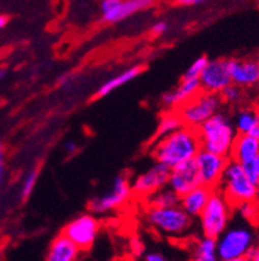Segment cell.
<instances>
[{
  "instance_id": "cell-1",
  "label": "cell",
  "mask_w": 259,
  "mask_h": 261,
  "mask_svg": "<svg viewBox=\"0 0 259 261\" xmlns=\"http://www.w3.org/2000/svg\"><path fill=\"white\" fill-rule=\"evenodd\" d=\"M199 149L201 143L197 130L183 126L177 132L154 141L152 156L156 163L162 164L171 170L187 161L193 160Z\"/></svg>"
},
{
  "instance_id": "cell-2",
  "label": "cell",
  "mask_w": 259,
  "mask_h": 261,
  "mask_svg": "<svg viewBox=\"0 0 259 261\" xmlns=\"http://www.w3.org/2000/svg\"><path fill=\"white\" fill-rule=\"evenodd\" d=\"M196 130L201 148L215 155L229 156L237 132L234 121L227 113L220 111Z\"/></svg>"
},
{
  "instance_id": "cell-3",
  "label": "cell",
  "mask_w": 259,
  "mask_h": 261,
  "mask_svg": "<svg viewBox=\"0 0 259 261\" xmlns=\"http://www.w3.org/2000/svg\"><path fill=\"white\" fill-rule=\"evenodd\" d=\"M218 190L222 192V195L224 196L228 204L235 208L242 203L254 201L258 186L249 181L242 170L241 164L234 160H228Z\"/></svg>"
},
{
  "instance_id": "cell-4",
  "label": "cell",
  "mask_w": 259,
  "mask_h": 261,
  "mask_svg": "<svg viewBox=\"0 0 259 261\" xmlns=\"http://www.w3.org/2000/svg\"><path fill=\"white\" fill-rule=\"evenodd\" d=\"M232 210L234 208L228 204L222 192L218 189L213 190L206 207L198 216L199 229L203 232V237H209L213 239L219 238L229 225Z\"/></svg>"
},
{
  "instance_id": "cell-5",
  "label": "cell",
  "mask_w": 259,
  "mask_h": 261,
  "mask_svg": "<svg viewBox=\"0 0 259 261\" xmlns=\"http://www.w3.org/2000/svg\"><path fill=\"white\" fill-rule=\"evenodd\" d=\"M223 101L219 95L201 91L193 99L177 109L183 125L191 129H198L204 122L222 111Z\"/></svg>"
},
{
  "instance_id": "cell-6",
  "label": "cell",
  "mask_w": 259,
  "mask_h": 261,
  "mask_svg": "<svg viewBox=\"0 0 259 261\" xmlns=\"http://www.w3.org/2000/svg\"><path fill=\"white\" fill-rule=\"evenodd\" d=\"M147 220L157 231L168 237H180L193 226V218L189 217L179 205L170 208L149 207Z\"/></svg>"
},
{
  "instance_id": "cell-7",
  "label": "cell",
  "mask_w": 259,
  "mask_h": 261,
  "mask_svg": "<svg viewBox=\"0 0 259 261\" xmlns=\"http://www.w3.org/2000/svg\"><path fill=\"white\" fill-rule=\"evenodd\" d=\"M255 236L246 226L227 227L219 238H217V252L219 260L246 257L254 247Z\"/></svg>"
},
{
  "instance_id": "cell-8",
  "label": "cell",
  "mask_w": 259,
  "mask_h": 261,
  "mask_svg": "<svg viewBox=\"0 0 259 261\" xmlns=\"http://www.w3.org/2000/svg\"><path fill=\"white\" fill-rule=\"evenodd\" d=\"M132 190L131 182L128 181L127 175L120 174L114 178L111 187L101 195L94 196L90 200L89 208L92 213L103 215V213L111 212L118 210L131 198Z\"/></svg>"
},
{
  "instance_id": "cell-9",
  "label": "cell",
  "mask_w": 259,
  "mask_h": 261,
  "mask_svg": "<svg viewBox=\"0 0 259 261\" xmlns=\"http://www.w3.org/2000/svg\"><path fill=\"white\" fill-rule=\"evenodd\" d=\"M100 231V224L92 215H80L65 225L63 236H65L79 251H89L96 241Z\"/></svg>"
},
{
  "instance_id": "cell-10",
  "label": "cell",
  "mask_w": 259,
  "mask_h": 261,
  "mask_svg": "<svg viewBox=\"0 0 259 261\" xmlns=\"http://www.w3.org/2000/svg\"><path fill=\"white\" fill-rule=\"evenodd\" d=\"M228 160L229 159L225 158V156L215 155V153H211L203 148L199 149L198 153L194 158L199 184L211 190L218 189Z\"/></svg>"
},
{
  "instance_id": "cell-11",
  "label": "cell",
  "mask_w": 259,
  "mask_h": 261,
  "mask_svg": "<svg viewBox=\"0 0 259 261\" xmlns=\"http://www.w3.org/2000/svg\"><path fill=\"white\" fill-rule=\"evenodd\" d=\"M170 169L162 164L154 163L152 167L141 172L131 182V190L139 196L149 198L154 192L167 187Z\"/></svg>"
},
{
  "instance_id": "cell-12",
  "label": "cell",
  "mask_w": 259,
  "mask_h": 261,
  "mask_svg": "<svg viewBox=\"0 0 259 261\" xmlns=\"http://www.w3.org/2000/svg\"><path fill=\"white\" fill-rule=\"evenodd\" d=\"M227 66L232 85H236L244 90L258 87L259 58L253 56V58L229 59L227 60Z\"/></svg>"
},
{
  "instance_id": "cell-13",
  "label": "cell",
  "mask_w": 259,
  "mask_h": 261,
  "mask_svg": "<svg viewBox=\"0 0 259 261\" xmlns=\"http://www.w3.org/2000/svg\"><path fill=\"white\" fill-rule=\"evenodd\" d=\"M152 6L153 2L149 0H103L100 3L101 20L106 23H117Z\"/></svg>"
},
{
  "instance_id": "cell-14",
  "label": "cell",
  "mask_w": 259,
  "mask_h": 261,
  "mask_svg": "<svg viewBox=\"0 0 259 261\" xmlns=\"http://www.w3.org/2000/svg\"><path fill=\"white\" fill-rule=\"evenodd\" d=\"M198 82L203 91L219 95L228 85H231L227 60L223 59L209 60L208 65L199 75Z\"/></svg>"
},
{
  "instance_id": "cell-15",
  "label": "cell",
  "mask_w": 259,
  "mask_h": 261,
  "mask_svg": "<svg viewBox=\"0 0 259 261\" xmlns=\"http://www.w3.org/2000/svg\"><path fill=\"white\" fill-rule=\"evenodd\" d=\"M199 185L201 184H199L198 172H197L196 164H194V159L170 170L167 187L171 191L175 192L179 198L191 192Z\"/></svg>"
},
{
  "instance_id": "cell-16",
  "label": "cell",
  "mask_w": 259,
  "mask_h": 261,
  "mask_svg": "<svg viewBox=\"0 0 259 261\" xmlns=\"http://www.w3.org/2000/svg\"><path fill=\"white\" fill-rule=\"evenodd\" d=\"M203 91L198 80H183L175 89L165 92L161 96V101L168 111H177L179 107L193 99L197 94Z\"/></svg>"
},
{
  "instance_id": "cell-17",
  "label": "cell",
  "mask_w": 259,
  "mask_h": 261,
  "mask_svg": "<svg viewBox=\"0 0 259 261\" xmlns=\"http://www.w3.org/2000/svg\"><path fill=\"white\" fill-rule=\"evenodd\" d=\"M211 192H213L211 189L199 185L198 187L180 198L179 207L191 218H198L210 199Z\"/></svg>"
},
{
  "instance_id": "cell-18",
  "label": "cell",
  "mask_w": 259,
  "mask_h": 261,
  "mask_svg": "<svg viewBox=\"0 0 259 261\" xmlns=\"http://www.w3.org/2000/svg\"><path fill=\"white\" fill-rule=\"evenodd\" d=\"M259 153V141L248 134H237L228 159L239 164L254 161Z\"/></svg>"
},
{
  "instance_id": "cell-19",
  "label": "cell",
  "mask_w": 259,
  "mask_h": 261,
  "mask_svg": "<svg viewBox=\"0 0 259 261\" xmlns=\"http://www.w3.org/2000/svg\"><path fill=\"white\" fill-rule=\"evenodd\" d=\"M80 251L65 236L60 234L52 241L46 261H77Z\"/></svg>"
},
{
  "instance_id": "cell-20",
  "label": "cell",
  "mask_w": 259,
  "mask_h": 261,
  "mask_svg": "<svg viewBox=\"0 0 259 261\" xmlns=\"http://www.w3.org/2000/svg\"><path fill=\"white\" fill-rule=\"evenodd\" d=\"M141 72H142L141 66H131V68H128V69H126L125 72L120 73V74L116 75V77L109 78L106 82H104V84L97 89L96 98H103V96H106V95L113 92L116 89L128 84L130 81L136 78Z\"/></svg>"
},
{
  "instance_id": "cell-21",
  "label": "cell",
  "mask_w": 259,
  "mask_h": 261,
  "mask_svg": "<svg viewBox=\"0 0 259 261\" xmlns=\"http://www.w3.org/2000/svg\"><path fill=\"white\" fill-rule=\"evenodd\" d=\"M234 125L237 134H249L256 125H259L258 109L254 107H244L239 109L235 116Z\"/></svg>"
},
{
  "instance_id": "cell-22",
  "label": "cell",
  "mask_w": 259,
  "mask_h": 261,
  "mask_svg": "<svg viewBox=\"0 0 259 261\" xmlns=\"http://www.w3.org/2000/svg\"><path fill=\"white\" fill-rule=\"evenodd\" d=\"M191 261H219L217 252V239L201 237L194 246Z\"/></svg>"
},
{
  "instance_id": "cell-23",
  "label": "cell",
  "mask_w": 259,
  "mask_h": 261,
  "mask_svg": "<svg viewBox=\"0 0 259 261\" xmlns=\"http://www.w3.org/2000/svg\"><path fill=\"white\" fill-rule=\"evenodd\" d=\"M183 121L180 118L179 113L177 111H167V112L163 113L161 116V120L158 122V126H157L156 135H154V139H160L165 135L171 134V133L177 132L180 127H183Z\"/></svg>"
},
{
  "instance_id": "cell-24",
  "label": "cell",
  "mask_w": 259,
  "mask_h": 261,
  "mask_svg": "<svg viewBox=\"0 0 259 261\" xmlns=\"http://www.w3.org/2000/svg\"><path fill=\"white\" fill-rule=\"evenodd\" d=\"M180 198L171 191L168 187L160 190V191L154 192L153 195L148 198L149 207H156V208H170V207H177L179 205Z\"/></svg>"
},
{
  "instance_id": "cell-25",
  "label": "cell",
  "mask_w": 259,
  "mask_h": 261,
  "mask_svg": "<svg viewBox=\"0 0 259 261\" xmlns=\"http://www.w3.org/2000/svg\"><path fill=\"white\" fill-rule=\"evenodd\" d=\"M220 99H222L223 104H240L244 100V96H245V91L241 87L236 86V85H228L224 90L219 94Z\"/></svg>"
},
{
  "instance_id": "cell-26",
  "label": "cell",
  "mask_w": 259,
  "mask_h": 261,
  "mask_svg": "<svg viewBox=\"0 0 259 261\" xmlns=\"http://www.w3.org/2000/svg\"><path fill=\"white\" fill-rule=\"evenodd\" d=\"M237 215L244 220V221L249 222L251 225H258V213H256V208L254 201L251 203H242L237 207H235Z\"/></svg>"
},
{
  "instance_id": "cell-27",
  "label": "cell",
  "mask_w": 259,
  "mask_h": 261,
  "mask_svg": "<svg viewBox=\"0 0 259 261\" xmlns=\"http://www.w3.org/2000/svg\"><path fill=\"white\" fill-rule=\"evenodd\" d=\"M209 63V59L206 58L205 55L197 58L191 65L188 66V69L185 70L184 75H183V80H198L201 73L204 72V69L206 68Z\"/></svg>"
},
{
  "instance_id": "cell-28",
  "label": "cell",
  "mask_w": 259,
  "mask_h": 261,
  "mask_svg": "<svg viewBox=\"0 0 259 261\" xmlns=\"http://www.w3.org/2000/svg\"><path fill=\"white\" fill-rule=\"evenodd\" d=\"M38 177H39V172H38V169H32L27 174L25 175L22 186H21V191H20V196L22 200H26L28 196L32 195L33 190H34L35 185H37Z\"/></svg>"
},
{
  "instance_id": "cell-29",
  "label": "cell",
  "mask_w": 259,
  "mask_h": 261,
  "mask_svg": "<svg viewBox=\"0 0 259 261\" xmlns=\"http://www.w3.org/2000/svg\"><path fill=\"white\" fill-rule=\"evenodd\" d=\"M241 167H242V170H244V173H245V175L248 177L249 181H250L251 184L259 186V174H258V169H256L255 160L249 161V163H245V164H241Z\"/></svg>"
},
{
  "instance_id": "cell-30",
  "label": "cell",
  "mask_w": 259,
  "mask_h": 261,
  "mask_svg": "<svg viewBox=\"0 0 259 261\" xmlns=\"http://www.w3.org/2000/svg\"><path fill=\"white\" fill-rule=\"evenodd\" d=\"M6 178V148L3 142L0 141V186L4 184Z\"/></svg>"
},
{
  "instance_id": "cell-31",
  "label": "cell",
  "mask_w": 259,
  "mask_h": 261,
  "mask_svg": "<svg viewBox=\"0 0 259 261\" xmlns=\"http://www.w3.org/2000/svg\"><path fill=\"white\" fill-rule=\"evenodd\" d=\"M167 30H168V23L166 22V21H158V22H156L153 26H152L151 32L154 37H161V35L165 34Z\"/></svg>"
},
{
  "instance_id": "cell-32",
  "label": "cell",
  "mask_w": 259,
  "mask_h": 261,
  "mask_svg": "<svg viewBox=\"0 0 259 261\" xmlns=\"http://www.w3.org/2000/svg\"><path fill=\"white\" fill-rule=\"evenodd\" d=\"M78 149H79V146H78L77 142L74 141H68L64 143V151L68 155H74V153L78 152Z\"/></svg>"
},
{
  "instance_id": "cell-33",
  "label": "cell",
  "mask_w": 259,
  "mask_h": 261,
  "mask_svg": "<svg viewBox=\"0 0 259 261\" xmlns=\"http://www.w3.org/2000/svg\"><path fill=\"white\" fill-rule=\"evenodd\" d=\"M144 261H168L167 257L165 255L160 252H149L147 253Z\"/></svg>"
},
{
  "instance_id": "cell-34",
  "label": "cell",
  "mask_w": 259,
  "mask_h": 261,
  "mask_svg": "<svg viewBox=\"0 0 259 261\" xmlns=\"http://www.w3.org/2000/svg\"><path fill=\"white\" fill-rule=\"evenodd\" d=\"M246 258L249 261H259V243L249 251V253L246 255Z\"/></svg>"
},
{
  "instance_id": "cell-35",
  "label": "cell",
  "mask_w": 259,
  "mask_h": 261,
  "mask_svg": "<svg viewBox=\"0 0 259 261\" xmlns=\"http://www.w3.org/2000/svg\"><path fill=\"white\" fill-rule=\"evenodd\" d=\"M57 82H59V85L63 87H70L71 86V78L69 74H64V75H61V77H59Z\"/></svg>"
},
{
  "instance_id": "cell-36",
  "label": "cell",
  "mask_w": 259,
  "mask_h": 261,
  "mask_svg": "<svg viewBox=\"0 0 259 261\" xmlns=\"http://www.w3.org/2000/svg\"><path fill=\"white\" fill-rule=\"evenodd\" d=\"M201 3H203L201 0H180V2H178L179 6H197V4Z\"/></svg>"
},
{
  "instance_id": "cell-37",
  "label": "cell",
  "mask_w": 259,
  "mask_h": 261,
  "mask_svg": "<svg viewBox=\"0 0 259 261\" xmlns=\"http://www.w3.org/2000/svg\"><path fill=\"white\" fill-rule=\"evenodd\" d=\"M248 135H250V137H253L254 139H256V141H259V125H256V126L254 127V129L251 130V132L249 133Z\"/></svg>"
},
{
  "instance_id": "cell-38",
  "label": "cell",
  "mask_w": 259,
  "mask_h": 261,
  "mask_svg": "<svg viewBox=\"0 0 259 261\" xmlns=\"http://www.w3.org/2000/svg\"><path fill=\"white\" fill-rule=\"evenodd\" d=\"M254 204H255L256 213H258V225H259V186H258V191H256V196L255 199H254Z\"/></svg>"
},
{
  "instance_id": "cell-39",
  "label": "cell",
  "mask_w": 259,
  "mask_h": 261,
  "mask_svg": "<svg viewBox=\"0 0 259 261\" xmlns=\"http://www.w3.org/2000/svg\"><path fill=\"white\" fill-rule=\"evenodd\" d=\"M7 23H8V17L7 16H0V30L3 29Z\"/></svg>"
},
{
  "instance_id": "cell-40",
  "label": "cell",
  "mask_w": 259,
  "mask_h": 261,
  "mask_svg": "<svg viewBox=\"0 0 259 261\" xmlns=\"http://www.w3.org/2000/svg\"><path fill=\"white\" fill-rule=\"evenodd\" d=\"M219 261H249L246 257H239V258H229V260H219Z\"/></svg>"
},
{
  "instance_id": "cell-41",
  "label": "cell",
  "mask_w": 259,
  "mask_h": 261,
  "mask_svg": "<svg viewBox=\"0 0 259 261\" xmlns=\"http://www.w3.org/2000/svg\"><path fill=\"white\" fill-rule=\"evenodd\" d=\"M7 75V70L4 69V68H0V81L3 80L4 77H6Z\"/></svg>"
},
{
  "instance_id": "cell-42",
  "label": "cell",
  "mask_w": 259,
  "mask_h": 261,
  "mask_svg": "<svg viewBox=\"0 0 259 261\" xmlns=\"http://www.w3.org/2000/svg\"><path fill=\"white\" fill-rule=\"evenodd\" d=\"M255 165H256V169H258V174H259V153L255 159Z\"/></svg>"
},
{
  "instance_id": "cell-43",
  "label": "cell",
  "mask_w": 259,
  "mask_h": 261,
  "mask_svg": "<svg viewBox=\"0 0 259 261\" xmlns=\"http://www.w3.org/2000/svg\"><path fill=\"white\" fill-rule=\"evenodd\" d=\"M258 98H259V85H258Z\"/></svg>"
},
{
  "instance_id": "cell-44",
  "label": "cell",
  "mask_w": 259,
  "mask_h": 261,
  "mask_svg": "<svg viewBox=\"0 0 259 261\" xmlns=\"http://www.w3.org/2000/svg\"><path fill=\"white\" fill-rule=\"evenodd\" d=\"M258 115H259V108H258Z\"/></svg>"
}]
</instances>
